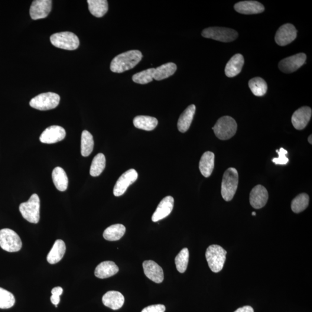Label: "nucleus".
Segmentation results:
<instances>
[{
	"label": "nucleus",
	"mask_w": 312,
	"mask_h": 312,
	"mask_svg": "<svg viewBox=\"0 0 312 312\" xmlns=\"http://www.w3.org/2000/svg\"><path fill=\"white\" fill-rule=\"evenodd\" d=\"M196 106L191 105L184 110L179 118L178 122V129L179 131L182 133L186 132L189 129L191 123H192L195 112H196Z\"/></svg>",
	"instance_id": "23"
},
{
	"label": "nucleus",
	"mask_w": 312,
	"mask_h": 312,
	"mask_svg": "<svg viewBox=\"0 0 312 312\" xmlns=\"http://www.w3.org/2000/svg\"><path fill=\"white\" fill-rule=\"evenodd\" d=\"M203 37L223 42H230L235 40L238 37V32L233 29L212 27L204 29Z\"/></svg>",
	"instance_id": "9"
},
{
	"label": "nucleus",
	"mask_w": 312,
	"mask_h": 312,
	"mask_svg": "<svg viewBox=\"0 0 312 312\" xmlns=\"http://www.w3.org/2000/svg\"><path fill=\"white\" fill-rule=\"evenodd\" d=\"M50 39L53 46L63 50L73 51L79 47V38L71 32H58L52 35Z\"/></svg>",
	"instance_id": "6"
},
{
	"label": "nucleus",
	"mask_w": 312,
	"mask_h": 312,
	"mask_svg": "<svg viewBox=\"0 0 312 312\" xmlns=\"http://www.w3.org/2000/svg\"><path fill=\"white\" fill-rule=\"evenodd\" d=\"M234 312H254V310H253V308L250 306H245L238 308V310Z\"/></svg>",
	"instance_id": "41"
},
{
	"label": "nucleus",
	"mask_w": 312,
	"mask_h": 312,
	"mask_svg": "<svg viewBox=\"0 0 312 312\" xmlns=\"http://www.w3.org/2000/svg\"><path fill=\"white\" fill-rule=\"evenodd\" d=\"M188 260H189V252L187 248L182 249L175 258V265H176L177 270L182 274L186 271Z\"/></svg>",
	"instance_id": "35"
},
{
	"label": "nucleus",
	"mask_w": 312,
	"mask_h": 312,
	"mask_svg": "<svg viewBox=\"0 0 312 312\" xmlns=\"http://www.w3.org/2000/svg\"><path fill=\"white\" fill-rule=\"evenodd\" d=\"M297 36V31L294 25L287 24L281 26L276 32L275 41L279 46L284 47L291 43Z\"/></svg>",
	"instance_id": "12"
},
{
	"label": "nucleus",
	"mask_w": 312,
	"mask_h": 312,
	"mask_svg": "<svg viewBox=\"0 0 312 312\" xmlns=\"http://www.w3.org/2000/svg\"><path fill=\"white\" fill-rule=\"evenodd\" d=\"M142 58L141 52L138 50L129 51L118 55L110 64V70L113 73H122L132 69Z\"/></svg>",
	"instance_id": "1"
},
{
	"label": "nucleus",
	"mask_w": 312,
	"mask_h": 312,
	"mask_svg": "<svg viewBox=\"0 0 312 312\" xmlns=\"http://www.w3.org/2000/svg\"><path fill=\"white\" fill-rule=\"evenodd\" d=\"M103 302L105 307L113 310H118L124 305L125 297L119 291H110L104 295Z\"/></svg>",
	"instance_id": "20"
},
{
	"label": "nucleus",
	"mask_w": 312,
	"mask_h": 312,
	"mask_svg": "<svg viewBox=\"0 0 312 312\" xmlns=\"http://www.w3.org/2000/svg\"><path fill=\"white\" fill-rule=\"evenodd\" d=\"M252 215L253 216H256V213L255 212H252Z\"/></svg>",
	"instance_id": "43"
},
{
	"label": "nucleus",
	"mask_w": 312,
	"mask_h": 312,
	"mask_svg": "<svg viewBox=\"0 0 312 312\" xmlns=\"http://www.w3.org/2000/svg\"><path fill=\"white\" fill-rule=\"evenodd\" d=\"M143 268L146 277L156 284H161L164 280V272L162 268L152 260L143 262Z\"/></svg>",
	"instance_id": "17"
},
{
	"label": "nucleus",
	"mask_w": 312,
	"mask_h": 312,
	"mask_svg": "<svg viewBox=\"0 0 312 312\" xmlns=\"http://www.w3.org/2000/svg\"><path fill=\"white\" fill-rule=\"evenodd\" d=\"M310 202V197L307 194L302 193L295 197L292 201L291 209L295 213L302 212L306 209Z\"/></svg>",
	"instance_id": "34"
},
{
	"label": "nucleus",
	"mask_w": 312,
	"mask_h": 312,
	"mask_svg": "<svg viewBox=\"0 0 312 312\" xmlns=\"http://www.w3.org/2000/svg\"><path fill=\"white\" fill-rule=\"evenodd\" d=\"M52 180L55 187L60 191H65L67 189L68 179L66 172L62 168L56 167L52 172Z\"/></svg>",
	"instance_id": "26"
},
{
	"label": "nucleus",
	"mask_w": 312,
	"mask_h": 312,
	"mask_svg": "<svg viewBox=\"0 0 312 312\" xmlns=\"http://www.w3.org/2000/svg\"><path fill=\"white\" fill-rule=\"evenodd\" d=\"M214 165V155L211 152H206L203 155L199 163L201 174L204 177H209L212 174Z\"/></svg>",
	"instance_id": "25"
},
{
	"label": "nucleus",
	"mask_w": 312,
	"mask_h": 312,
	"mask_svg": "<svg viewBox=\"0 0 312 312\" xmlns=\"http://www.w3.org/2000/svg\"><path fill=\"white\" fill-rule=\"evenodd\" d=\"M119 270L118 266L114 262L106 261L101 262L97 266L94 274L97 278L105 279L116 275Z\"/></svg>",
	"instance_id": "22"
},
{
	"label": "nucleus",
	"mask_w": 312,
	"mask_h": 312,
	"mask_svg": "<svg viewBox=\"0 0 312 312\" xmlns=\"http://www.w3.org/2000/svg\"><path fill=\"white\" fill-rule=\"evenodd\" d=\"M244 64V58L242 54L234 55L227 63L225 68V74L227 77L233 78L238 76L241 72Z\"/></svg>",
	"instance_id": "21"
},
{
	"label": "nucleus",
	"mask_w": 312,
	"mask_h": 312,
	"mask_svg": "<svg viewBox=\"0 0 312 312\" xmlns=\"http://www.w3.org/2000/svg\"><path fill=\"white\" fill-rule=\"evenodd\" d=\"M227 251L222 247L212 245L208 247L206 256L208 265L214 273L222 271L226 260Z\"/></svg>",
	"instance_id": "3"
},
{
	"label": "nucleus",
	"mask_w": 312,
	"mask_h": 312,
	"mask_svg": "<svg viewBox=\"0 0 312 312\" xmlns=\"http://www.w3.org/2000/svg\"><path fill=\"white\" fill-rule=\"evenodd\" d=\"M268 200V191L262 185H257L253 188L250 193V203L255 209H261L264 207L267 203Z\"/></svg>",
	"instance_id": "15"
},
{
	"label": "nucleus",
	"mask_w": 312,
	"mask_h": 312,
	"mask_svg": "<svg viewBox=\"0 0 312 312\" xmlns=\"http://www.w3.org/2000/svg\"><path fill=\"white\" fill-rule=\"evenodd\" d=\"M0 247L8 252H16L22 249L20 237L14 231L9 229L0 230Z\"/></svg>",
	"instance_id": "8"
},
{
	"label": "nucleus",
	"mask_w": 312,
	"mask_h": 312,
	"mask_svg": "<svg viewBox=\"0 0 312 312\" xmlns=\"http://www.w3.org/2000/svg\"><path fill=\"white\" fill-rule=\"evenodd\" d=\"M238 173L236 169H227L223 175L221 188V194L224 200L230 201L233 200L238 188Z\"/></svg>",
	"instance_id": "2"
},
{
	"label": "nucleus",
	"mask_w": 312,
	"mask_h": 312,
	"mask_svg": "<svg viewBox=\"0 0 312 312\" xmlns=\"http://www.w3.org/2000/svg\"><path fill=\"white\" fill-rule=\"evenodd\" d=\"M174 205V198L171 196L165 197L161 201L160 204L153 214L152 220L154 222H158L165 218L170 214L173 209Z\"/></svg>",
	"instance_id": "18"
},
{
	"label": "nucleus",
	"mask_w": 312,
	"mask_h": 312,
	"mask_svg": "<svg viewBox=\"0 0 312 312\" xmlns=\"http://www.w3.org/2000/svg\"><path fill=\"white\" fill-rule=\"evenodd\" d=\"M138 174L134 169H130L123 173L118 179L113 188V194L116 197L122 196L128 188L137 180Z\"/></svg>",
	"instance_id": "10"
},
{
	"label": "nucleus",
	"mask_w": 312,
	"mask_h": 312,
	"mask_svg": "<svg viewBox=\"0 0 312 312\" xmlns=\"http://www.w3.org/2000/svg\"><path fill=\"white\" fill-rule=\"evenodd\" d=\"M133 123L136 128L145 131H152L157 127L158 120L154 117L138 116L134 119Z\"/></svg>",
	"instance_id": "27"
},
{
	"label": "nucleus",
	"mask_w": 312,
	"mask_h": 312,
	"mask_svg": "<svg viewBox=\"0 0 312 312\" xmlns=\"http://www.w3.org/2000/svg\"><path fill=\"white\" fill-rule=\"evenodd\" d=\"M89 11L97 18H102L108 10V3L106 0H88Z\"/></svg>",
	"instance_id": "28"
},
{
	"label": "nucleus",
	"mask_w": 312,
	"mask_h": 312,
	"mask_svg": "<svg viewBox=\"0 0 312 312\" xmlns=\"http://www.w3.org/2000/svg\"><path fill=\"white\" fill-rule=\"evenodd\" d=\"M249 87L253 94L258 97L264 96L268 90L267 84L262 78L260 77L250 79Z\"/></svg>",
	"instance_id": "31"
},
{
	"label": "nucleus",
	"mask_w": 312,
	"mask_h": 312,
	"mask_svg": "<svg viewBox=\"0 0 312 312\" xmlns=\"http://www.w3.org/2000/svg\"><path fill=\"white\" fill-rule=\"evenodd\" d=\"M60 97L57 94L48 92L39 94L31 100L32 108L40 110H48L56 108L59 104Z\"/></svg>",
	"instance_id": "7"
},
{
	"label": "nucleus",
	"mask_w": 312,
	"mask_h": 312,
	"mask_svg": "<svg viewBox=\"0 0 312 312\" xmlns=\"http://www.w3.org/2000/svg\"><path fill=\"white\" fill-rule=\"evenodd\" d=\"M212 129L217 138L221 140H227L236 134L237 124L232 117L226 116L217 120Z\"/></svg>",
	"instance_id": "5"
},
{
	"label": "nucleus",
	"mask_w": 312,
	"mask_h": 312,
	"mask_svg": "<svg viewBox=\"0 0 312 312\" xmlns=\"http://www.w3.org/2000/svg\"><path fill=\"white\" fill-rule=\"evenodd\" d=\"M310 107L303 106L299 108L292 116L291 122L295 129L301 130L306 128L312 117Z\"/></svg>",
	"instance_id": "16"
},
{
	"label": "nucleus",
	"mask_w": 312,
	"mask_h": 312,
	"mask_svg": "<svg viewBox=\"0 0 312 312\" xmlns=\"http://www.w3.org/2000/svg\"><path fill=\"white\" fill-rule=\"evenodd\" d=\"M15 298L11 292L0 287V309H9L14 306Z\"/></svg>",
	"instance_id": "37"
},
{
	"label": "nucleus",
	"mask_w": 312,
	"mask_h": 312,
	"mask_svg": "<svg viewBox=\"0 0 312 312\" xmlns=\"http://www.w3.org/2000/svg\"><path fill=\"white\" fill-rule=\"evenodd\" d=\"M19 210L24 218L31 223L37 224L40 219V200L33 194L27 202L22 203Z\"/></svg>",
	"instance_id": "4"
},
{
	"label": "nucleus",
	"mask_w": 312,
	"mask_h": 312,
	"mask_svg": "<svg viewBox=\"0 0 312 312\" xmlns=\"http://www.w3.org/2000/svg\"><path fill=\"white\" fill-rule=\"evenodd\" d=\"M177 70V65L173 63H168L155 68L154 79L161 80L166 79L174 75Z\"/></svg>",
	"instance_id": "30"
},
{
	"label": "nucleus",
	"mask_w": 312,
	"mask_h": 312,
	"mask_svg": "<svg viewBox=\"0 0 312 312\" xmlns=\"http://www.w3.org/2000/svg\"><path fill=\"white\" fill-rule=\"evenodd\" d=\"M63 292V289L61 287H56L52 289V295L51 297V301L52 303L54 305L56 308L57 307V305L59 304L60 301V296L62 294Z\"/></svg>",
	"instance_id": "39"
},
{
	"label": "nucleus",
	"mask_w": 312,
	"mask_h": 312,
	"mask_svg": "<svg viewBox=\"0 0 312 312\" xmlns=\"http://www.w3.org/2000/svg\"><path fill=\"white\" fill-rule=\"evenodd\" d=\"M312 135H311L310 136H309V138H308V142H309V143H310V144H311V145L312 144Z\"/></svg>",
	"instance_id": "42"
},
{
	"label": "nucleus",
	"mask_w": 312,
	"mask_h": 312,
	"mask_svg": "<svg viewBox=\"0 0 312 312\" xmlns=\"http://www.w3.org/2000/svg\"><path fill=\"white\" fill-rule=\"evenodd\" d=\"M155 70V68H152L136 73L132 76V80L136 83L141 84L150 83L154 79Z\"/></svg>",
	"instance_id": "36"
},
{
	"label": "nucleus",
	"mask_w": 312,
	"mask_h": 312,
	"mask_svg": "<svg viewBox=\"0 0 312 312\" xmlns=\"http://www.w3.org/2000/svg\"><path fill=\"white\" fill-rule=\"evenodd\" d=\"M236 12L241 14H258L264 12L265 8L261 3L256 1H240L234 5Z\"/></svg>",
	"instance_id": "19"
},
{
	"label": "nucleus",
	"mask_w": 312,
	"mask_h": 312,
	"mask_svg": "<svg viewBox=\"0 0 312 312\" xmlns=\"http://www.w3.org/2000/svg\"><path fill=\"white\" fill-rule=\"evenodd\" d=\"M106 159L103 154H99L94 157L91 165L90 174L91 176L96 177L102 174L105 168Z\"/></svg>",
	"instance_id": "33"
},
{
	"label": "nucleus",
	"mask_w": 312,
	"mask_h": 312,
	"mask_svg": "<svg viewBox=\"0 0 312 312\" xmlns=\"http://www.w3.org/2000/svg\"><path fill=\"white\" fill-rule=\"evenodd\" d=\"M126 232L123 224H116L108 227L103 234L104 238L109 241H116L121 239Z\"/></svg>",
	"instance_id": "29"
},
{
	"label": "nucleus",
	"mask_w": 312,
	"mask_h": 312,
	"mask_svg": "<svg viewBox=\"0 0 312 312\" xmlns=\"http://www.w3.org/2000/svg\"><path fill=\"white\" fill-rule=\"evenodd\" d=\"M165 311V307L164 305L157 304L146 307L141 312H164Z\"/></svg>",
	"instance_id": "40"
},
{
	"label": "nucleus",
	"mask_w": 312,
	"mask_h": 312,
	"mask_svg": "<svg viewBox=\"0 0 312 312\" xmlns=\"http://www.w3.org/2000/svg\"><path fill=\"white\" fill-rule=\"evenodd\" d=\"M66 246L63 240L57 239L47 256V261L51 264H56L63 259L66 253Z\"/></svg>",
	"instance_id": "24"
},
{
	"label": "nucleus",
	"mask_w": 312,
	"mask_h": 312,
	"mask_svg": "<svg viewBox=\"0 0 312 312\" xmlns=\"http://www.w3.org/2000/svg\"><path fill=\"white\" fill-rule=\"evenodd\" d=\"M306 60L307 55L300 53L284 58L279 62L278 66L283 73L290 74L303 66Z\"/></svg>",
	"instance_id": "11"
},
{
	"label": "nucleus",
	"mask_w": 312,
	"mask_h": 312,
	"mask_svg": "<svg viewBox=\"0 0 312 312\" xmlns=\"http://www.w3.org/2000/svg\"><path fill=\"white\" fill-rule=\"evenodd\" d=\"M51 0H35L30 9V15L33 20L47 18L52 9Z\"/></svg>",
	"instance_id": "14"
},
{
	"label": "nucleus",
	"mask_w": 312,
	"mask_h": 312,
	"mask_svg": "<svg viewBox=\"0 0 312 312\" xmlns=\"http://www.w3.org/2000/svg\"><path fill=\"white\" fill-rule=\"evenodd\" d=\"M276 153L279 155L278 158L272 159V162L276 165H286L288 163V158L286 157V155L288 154V152L284 148H281L280 150H276Z\"/></svg>",
	"instance_id": "38"
},
{
	"label": "nucleus",
	"mask_w": 312,
	"mask_h": 312,
	"mask_svg": "<svg viewBox=\"0 0 312 312\" xmlns=\"http://www.w3.org/2000/svg\"><path fill=\"white\" fill-rule=\"evenodd\" d=\"M94 145L93 135L87 130H84L81 136V154L83 157H87L92 154Z\"/></svg>",
	"instance_id": "32"
},
{
	"label": "nucleus",
	"mask_w": 312,
	"mask_h": 312,
	"mask_svg": "<svg viewBox=\"0 0 312 312\" xmlns=\"http://www.w3.org/2000/svg\"><path fill=\"white\" fill-rule=\"evenodd\" d=\"M66 135V130L62 127L52 126L49 127L42 133L40 140L44 144H55L63 140Z\"/></svg>",
	"instance_id": "13"
}]
</instances>
